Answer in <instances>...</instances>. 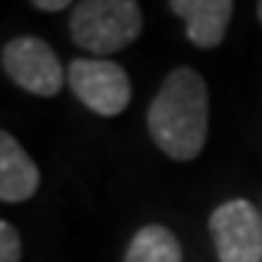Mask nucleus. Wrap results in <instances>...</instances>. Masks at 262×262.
<instances>
[{"label": "nucleus", "instance_id": "9", "mask_svg": "<svg viewBox=\"0 0 262 262\" xmlns=\"http://www.w3.org/2000/svg\"><path fill=\"white\" fill-rule=\"evenodd\" d=\"M0 262H21V238L11 222H0Z\"/></svg>", "mask_w": 262, "mask_h": 262}, {"label": "nucleus", "instance_id": "2", "mask_svg": "<svg viewBox=\"0 0 262 262\" xmlns=\"http://www.w3.org/2000/svg\"><path fill=\"white\" fill-rule=\"evenodd\" d=\"M73 40L91 54H115L142 32V8L134 0H83L70 11Z\"/></svg>", "mask_w": 262, "mask_h": 262}, {"label": "nucleus", "instance_id": "4", "mask_svg": "<svg viewBox=\"0 0 262 262\" xmlns=\"http://www.w3.org/2000/svg\"><path fill=\"white\" fill-rule=\"evenodd\" d=\"M6 75L35 97H56L62 91L67 73L62 70V62L54 54V49L40 38L21 35L3 46L0 54Z\"/></svg>", "mask_w": 262, "mask_h": 262}, {"label": "nucleus", "instance_id": "10", "mask_svg": "<svg viewBox=\"0 0 262 262\" xmlns=\"http://www.w3.org/2000/svg\"><path fill=\"white\" fill-rule=\"evenodd\" d=\"M32 8H38V11H49V14H56V11H67V8H73L67 3V0H35Z\"/></svg>", "mask_w": 262, "mask_h": 262}, {"label": "nucleus", "instance_id": "3", "mask_svg": "<svg viewBox=\"0 0 262 262\" xmlns=\"http://www.w3.org/2000/svg\"><path fill=\"white\" fill-rule=\"evenodd\" d=\"M73 94L102 118L121 115L131 102V80L121 64L110 59H73L67 67Z\"/></svg>", "mask_w": 262, "mask_h": 262}, {"label": "nucleus", "instance_id": "8", "mask_svg": "<svg viewBox=\"0 0 262 262\" xmlns=\"http://www.w3.org/2000/svg\"><path fill=\"white\" fill-rule=\"evenodd\" d=\"M123 262H182V246L166 225H145L131 238Z\"/></svg>", "mask_w": 262, "mask_h": 262}, {"label": "nucleus", "instance_id": "6", "mask_svg": "<svg viewBox=\"0 0 262 262\" xmlns=\"http://www.w3.org/2000/svg\"><path fill=\"white\" fill-rule=\"evenodd\" d=\"M169 8L187 25V38L198 49H217L235 11L230 0H171Z\"/></svg>", "mask_w": 262, "mask_h": 262}, {"label": "nucleus", "instance_id": "1", "mask_svg": "<svg viewBox=\"0 0 262 262\" xmlns=\"http://www.w3.org/2000/svg\"><path fill=\"white\" fill-rule=\"evenodd\" d=\"M147 131L156 147L174 161H193L206 145L209 89L193 67H177L147 107Z\"/></svg>", "mask_w": 262, "mask_h": 262}, {"label": "nucleus", "instance_id": "7", "mask_svg": "<svg viewBox=\"0 0 262 262\" xmlns=\"http://www.w3.org/2000/svg\"><path fill=\"white\" fill-rule=\"evenodd\" d=\"M40 171L19 142L3 131L0 134V201L21 204L38 193Z\"/></svg>", "mask_w": 262, "mask_h": 262}, {"label": "nucleus", "instance_id": "5", "mask_svg": "<svg viewBox=\"0 0 262 262\" xmlns=\"http://www.w3.org/2000/svg\"><path fill=\"white\" fill-rule=\"evenodd\" d=\"M220 262H262V214L244 198L220 204L209 217Z\"/></svg>", "mask_w": 262, "mask_h": 262}, {"label": "nucleus", "instance_id": "11", "mask_svg": "<svg viewBox=\"0 0 262 262\" xmlns=\"http://www.w3.org/2000/svg\"><path fill=\"white\" fill-rule=\"evenodd\" d=\"M257 16H259V25H262V0L257 3Z\"/></svg>", "mask_w": 262, "mask_h": 262}]
</instances>
